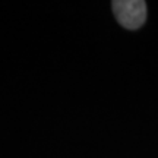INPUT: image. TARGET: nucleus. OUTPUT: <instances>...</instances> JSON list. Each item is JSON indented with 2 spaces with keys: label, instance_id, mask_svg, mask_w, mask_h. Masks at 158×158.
Here are the masks:
<instances>
[{
  "label": "nucleus",
  "instance_id": "1",
  "mask_svg": "<svg viewBox=\"0 0 158 158\" xmlns=\"http://www.w3.org/2000/svg\"><path fill=\"white\" fill-rule=\"evenodd\" d=\"M113 12L117 22L126 29H138L147 21V3L143 0H114Z\"/></svg>",
  "mask_w": 158,
  "mask_h": 158
}]
</instances>
